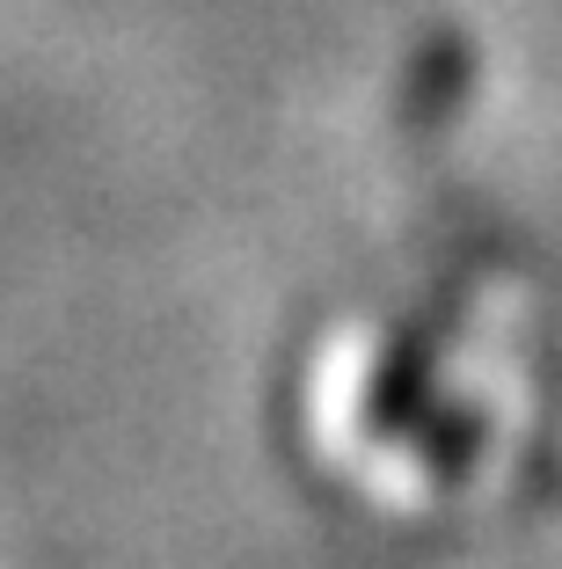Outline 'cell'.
<instances>
[{"mask_svg":"<svg viewBox=\"0 0 562 569\" xmlns=\"http://www.w3.org/2000/svg\"><path fill=\"white\" fill-rule=\"evenodd\" d=\"M438 343H446V329L431 315H416V321H402V336L381 351L373 387H365V431L373 438L416 431V417L431 409V380H438Z\"/></svg>","mask_w":562,"mask_h":569,"instance_id":"1","label":"cell"},{"mask_svg":"<svg viewBox=\"0 0 562 569\" xmlns=\"http://www.w3.org/2000/svg\"><path fill=\"white\" fill-rule=\"evenodd\" d=\"M467 81H475V44L467 37H453V30H438L424 51L410 59V73H402V118L410 124H438V118H453L467 102Z\"/></svg>","mask_w":562,"mask_h":569,"instance_id":"2","label":"cell"},{"mask_svg":"<svg viewBox=\"0 0 562 569\" xmlns=\"http://www.w3.org/2000/svg\"><path fill=\"white\" fill-rule=\"evenodd\" d=\"M482 438H490V417H482V409H438V417L424 409V417H416V446H424V468L438 475V482L475 468Z\"/></svg>","mask_w":562,"mask_h":569,"instance_id":"3","label":"cell"}]
</instances>
